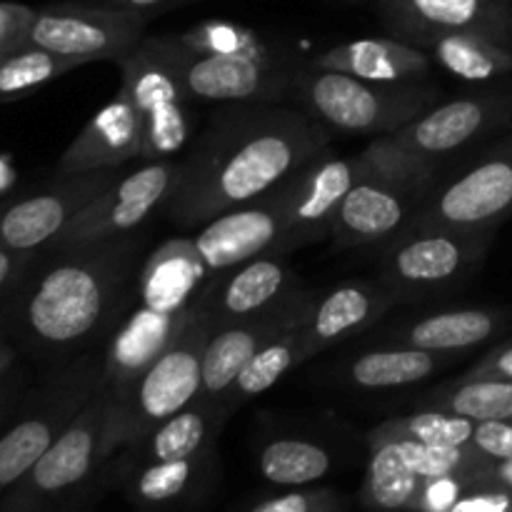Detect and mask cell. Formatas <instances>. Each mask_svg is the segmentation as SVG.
I'll return each instance as SVG.
<instances>
[{"label":"cell","mask_w":512,"mask_h":512,"mask_svg":"<svg viewBox=\"0 0 512 512\" xmlns=\"http://www.w3.org/2000/svg\"><path fill=\"white\" fill-rule=\"evenodd\" d=\"M328 143L330 128L308 110L230 103L180 160L178 188L165 210L180 228L208 223L278 188L318 160Z\"/></svg>","instance_id":"cell-1"},{"label":"cell","mask_w":512,"mask_h":512,"mask_svg":"<svg viewBox=\"0 0 512 512\" xmlns=\"http://www.w3.org/2000/svg\"><path fill=\"white\" fill-rule=\"evenodd\" d=\"M43 268L13 303L15 333L35 355L73 353L123 318L138 285L143 238L135 233L45 248Z\"/></svg>","instance_id":"cell-2"},{"label":"cell","mask_w":512,"mask_h":512,"mask_svg":"<svg viewBox=\"0 0 512 512\" xmlns=\"http://www.w3.org/2000/svg\"><path fill=\"white\" fill-rule=\"evenodd\" d=\"M215 323L208 300L200 293L185 313L178 333L163 353L145 368L123 398H110L108 428H105V458L138 443L143 435L165 418L175 415L200 398L203 388V355ZM108 465V463H105Z\"/></svg>","instance_id":"cell-3"},{"label":"cell","mask_w":512,"mask_h":512,"mask_svg":"<svg viewBox=\"0 0 512 512\" xmlns=\"http://www.w3.org/2000/svg\"><path fill=\"white\" fill-rule=\"evenodd\" d=\"M368 150L370 168L335 213L328 238L335 248L388 243L408 230L433 190L438 165L395 148L380 135Z\"/></svg>","instance_id":"cell-4"},{"label":"cell","mask_w":512,"mask_h":512,"mask_svg":"<svg viewBox=\"0 0 512 512\" xmlns=\"http://www.w3.org/2000/svg\"><path fill=\"white\" fill-rule=\"evenodd\" d=\"M293 95L315 120L335 133L390 135L433 108V85L378 83L358 75L308 65L295 73Z\"/></svg>","instance_id":"cell-5"},{"label":"cell","mask_w":512,"mask_h":512,"mask_svg":"<svg viewBox=\"0 0 512 512\" xmlns=\"http://www.w3.org/2000/svg\"><path fill=\"white\" fill-rule=\"evenodd\" d=\"M110 393L100 385L38 463L0 495V512H45L78 505L100 488L105 458Z\"/></svg>","instance_id":"cell-6"},{"label":"cell","mask_w":512,"mask_h":512,"mask_svg":"<svg viewBox=\"0 0 512 512\" xmlns=\"http://www.w3.org/2000/svg\"><path fill=\"white\" fill-rule=\"evenodd\" d=\"M493 238L495 230L468 233L443 225H410L385 243L380 283L400 300L443 295L475 275Z\"/></svg>","instance_id":"cell-7"},{"label":"cell","mask_w":512,"mask_h":512,"mask_svg":"<svg viewBox=\"0 0 512 512\" xmlns=\"http://www.w3.org/2000/svg\"><path fill=\"white\" fill-rule=\"evenodd\" d=\"M145 43L175 70L188 98L203 103H270L293 90L298 73L283 55H208L180 43L178 35L145 38Z\"/></svg>","instance_id":"cell-8"},{"label":"cell","mask_w":512,"mask_h":512,"mask_svg":"<svg viewBox=\"0 0 512 512\" xmlns=\"http://www.w3.org/2000/svg\"><path fill=\"white\" fill-rule=\"evenodd\" d=\"M103 385V355H83L60 370L13 425L0 433V495L13 488Z\"/></svg>","instance_id":"cell-9"},{"label":"cell","mask_w":512,"mask_h":512,"mask_svg":"<svg viewBox=\"0 0 512 512\" xmlns=\"http://www.w3.org/2000/svg\"><path fill=\"white\" fill-rule=\"evenodd\" d=\"M148 20L128 10L63 0L35 10L25 43L78 60L80 65L93 60L118 63L145 38Z\"/></svg>","instance_id":"cell-10"},{"label":"cell","mask_w":512,"mask_h":512,"mask_svg":"<svg viewBox=\"0 0 512 512\" xmlns=\"http://www.w3.org/2000/svg\"><path fill=\"white\" fill-rule=\"evenodd\" d=\"M120 88L143 115V155L140 160H168L185 150L190 138L188 93L175 70L145 43V38L118 60Z\"/></svg>","instance_id":"cell-11"},{"label":"cell","mask_w":512,"mask_h":512,"mask_svg":"<svg viewBox=\"0 0 512 512\" xmlns=\"http://www.w3.org/2000/svg\"><path fill=\"white\" fill-rule=\"evenodd\" d=\"M193 243L210 273H223L260 255H288L295 245L288 228V180L260 198L215 215Z\"/></svg>","instance_id":"cell-12"},{"label":"cell","mask_w":512,"mask_h":512,"mask_svg":"<svg viewBox=\"0 0 512 512\" xmlns=\"http://www.w3.org/2000/svg\"><path fill=\"white\" fill-rule=\"evenodd\" d=\"M180 180V160H145V165L120 173L118 180L93 200L48 248L135 233L145 220L173 198Z\"/></svg>","instance_id":"cell-13"},{"label":"cell","mask_w":512,"mask_h":512,"mask_svg":"<svg viewBox=\"0 0 512 512\" xmlns=\"http://www.w3.org/2000/svg\"><path fill=\"white\" fill-rule=\"evenodd\" d=\"M318 293L305 285H298L293 293L285 295L270 308L248 315L235 323L220 325L213 330L203 355V388L200 398L208 403L225 405L230 388L240 370L270 343L288 330L300 328L308 318ZM228 408V405H225Z\"/></svg>","instance_id":"cell-14"},{"label":"cell","mask_w":512,"mask_h":512,"mask_svg":"<svg viewBox=\"0 0 512 512\" xmlns=\"http://www.w3.org/2000/svg\"><path fill=\"white\" fill-rule=\"evenodd\" d=\"M512 215V138L490 150L463 175L433 188L413 225L483 233Z\"/></svg>","instance_id":"cell-15"},{"label":"cell","mask_w":512,"mask_h":512,"mask_svg":"<svg viewBox=\"0 0 512 512\" xmlns=\"http://www.w3.org/2000/svg\"><path fill=\"white\" fill-rule=\"evenodd\" d=\"M120 168L63 173L48 188L18 198L0 210V245L40 253L118 180Z\"/></svg>","instance_id":"cell-16"},{"label":"cell","mask_w":512,"mask_h":512,"mask_svg":"<svg viewBox=\"0 0 512 512\" xmlns=\"http://www.w3.org/2000/svg\"><path fill=\"white\" fill-rule=\"evenodd\" d=\"M510 120L512 98L508 95H460L448 103H435L413 123L385 138L403 153L438 165L440 158L458 153L465 145L508 125Z\"/></svg>","instance_id":"cell-17"},{"label":"cell","mask_w":512,"mask_h":512,"mask_svg":"<svg viewBox=\"0 0 512 512\" xmlns=\"http://www.w3.org/2000/svg\"><path fill=\"white\" fill-rule=\"evenodd\" d=\"M385 28L420 45L448 33H470L512 48L510 0H375Z\"/></svg>","instance_id":"cell-18"},{"label":"cell","mask_w":512,"mask_h":512,"mask_svg":"<svg viewBox=\"0 0 512 512\" xmlns=\"http://www.w3.org/2000/svg\"><path fill=\"white\" fill-rule=\"evenodd\" d=\"M368 168V150L353 158H338L325 150L318 160L288 178V228L295 248L328 238L345 195Z\"/></svg>","instance_id":"cell-19"},{"label":"cell","mask_w":512,"mask_h":512,"mask_svg":"<svg viewBox=\"0 0 512 512\" xmlns=\"http://www.w3.org/2000/svg\"><path fill=\"white\" fill-rule=\"evenodd\" d=\"M230 415V408L218 403L198 398L175 415L165 418L163 423L155 425L148 435L138 440L130 448L120 450L118 455L108 460L100 478V488L115 485V480L130 468L140 463H155V460H180L203 455L215 448L218 443L220 428L225 418Z\"/></svg>","instance_id":"cell-20"},{"label":"cell","mask_w":512,"mask_h":512,"mask_svg":"<svg viewBox=\"0 0 512 512\" xmlns=\"http://www.w3.org/2000/svg\"><path fill=\"white\" fill-rule=\"evenodd\" d=\"M398 300L388 285L370 280H348L330 288L328 293H318L308 318L300 325L305 358H313L333 348L335 343L365 333Z\"/></svg>","instance_id":"cell-21"},{"label":"cell","mask_w":512,"mask_h":512,"mask_svg":"<svg viewBox=\"0 0 512 512\" xmlns=\"http://www.w3.org/2000/svg\"><path fill=\"white\" fill-rule=\"evenodd\" d=\"M298 285H303V280L290 268L285 255L273 253L215 273L205 285L203 295L215 328H220L270 308L293 293Z\"/></svg>","instance_id":"cell-22"},{"label":"cell","mask_w":512,"mask_h":512,"mask_svg":"<svg viewBox=\"0 0 512 512\" xmlns=\"http://www.w3.org/2000/svg\"><path fill=\"white\" fill-rule=\"evenodd\" d=\"M143 155V115L130 95L118 90L108 105L90 118L58 160V175L113 170Z\"/></svg>","instance_id":"cell-23"},{"label":"cell","mask_w":512,"mask_h":512,"mask_svg":"<svg viewBox=\"0 0 512 512\" xmlns=\"http://www.w3.org/2000/svg\"><path fill=\"white\" fill-rule=\"evenodd\" d=\"M183 318L185 315L158 313L143 303L120 318L118 333L110 338L103 355V388L110 398H123L133 388L135 380L173 340Z\"/></svg>","instance_id":"cell-24"},{"label":"cell","mask_w":512,"mask_h":512,"mask_svg":"<svg viewBox=\"0 0 512 512\" xmlns=\"http://www.w3.org/2000/svg\"><path fill=\"white\" fill-rule=\"evenodd\" d=\"M210 278L193 238H170L143 263L135 293L138 303L158 313L185 315Z\"/></svg>","instance_id":"cell-25"},{"label":"cell","mask_w":512,"mask_h":512,"mask_svg":"<svg viewBox=\"0 0 512 512\" xmlns=\"http://www.w3.org/2000/svg\"><path fill=\"white\" fill-rule=\"evenodd\" d=\"M315 68L340 70L378 83H413L428 78L433 60L418 45L400 38H360L340 43L313 58Z\"/></svg>","instance_id":"cell-26"},{"label":"cell","mask_w":512,"mask_h":512,"mask_svg":"<svg viewBox=\"0 0 512 512\" xmlns=\"http://www.w3.org/2000/svg\"><path fill=\"white\" fill-rule=\"evenodd\" d=\"M512 323L505 308H453L423 315L385 335L388 343H405L433 353H468L488 343Z\"/></svg>","instance_id":"cell-27"},{"label":"cell","mask_w":512,"mask_h":512,"mask_svg":"<svg viewBox=\"0 0 512 512\" xmlns=\"http://www.w3.org/2000/svg\"><path fill=\"white\" fill-rule=\"evenodd\" d=\"M213 470L215 448L193 458L140 463L120 475L115 485H120L125 498L140 508H178V505L198 500V495L213 478Z\"/></svg>","instance_id":"cell-28"},{"label":"cell","mask_w":512,"mask_h":512,"mask_svg":"<svg viewBox=\"0 0 512 512\" xmlns=\"http://www.w3.org/2000/svg\"><path fill=\"white\" fill-rule=\"evenodd\" d=\"M448 353L413 348L405 343H388L383 348L365 350L345 363L343 378L358 390L408 388L438 373L448 363Z\"/></svg>","instance_id":"cell-29"},{"label":"cell","mask_w":512,"mask_h":512,"mask_svg":"<svg viewBox=\"0 0 512 512\" xmlns=\"http://www.w3.org/2000/svg\"><path fill=\"white\" fill-rule=\"evenodd\" d=\"M433 63L460 80H490L512 73V48L470 33H448L418 45Z\"/></svg>","instance_id":"cell-30"},{"label":"cell","mask_w":512,"mask_h":512,"mask_svg":"<svg viewBox=\"0 0 512 512\" xmlns=\"http://www.w3.org/2000/svg\"><path fill=\"white\" fill-rule=\"evenodd\" d=\"M258 475L275 488L318 483L333 468V455L325 445L308 438H273L258 450Z\"/></svg>","instance_id":"cell-31"},{"label":"cell","mask_w":512,"mask_h":512,"mask_svg":"<svg viewBox=\"0 0 512 512\" xmlns=\"http://www.w3.org/2000/svg\"><path fill=\"white\" fill-rule=\"evenodd\" d=\"M415 408H435L473 420L512 418V378H458L423 395Z\"/></svg>","instance_id":"cell-32"},{"label":"cell","mask_w":512,"mask_h":512,"mask_svg":"<svg viewBox=\"0 0 512 512\" xmlns=\"http://www.w3.org/2000/svg\"><path fill=\"white\" fill-rule=\"evenodd\" d=\"M478 420L435 408H415L413 415L390 418L375 425L368 433L370 448L395 443V440H418L428 445H470Z\"/></svg>","instance_id":"cell-33"},{"label":"cell","mask_w":512,"mask_h":512,"mask_svg":"<svg viewBox=\"0 0 512 512\" xmlns=\"http://www.w3.org/2000/svg\"><path fill=\"white\" fill-rule=\"evenodd\" d=\"M305 360L308 358H305L303 340H300V328L288 330V333H283L280 338L270 340V343L265 345L243 370H240L233 388H230L225 405L233 410L238 408L240 403H245V400L258 398L265 390L273 388L278 380H283L295 365L305 363Z\"/></svg>","instance_id":"cell-34"},{"label":"cell","mask_w":512,"mask_h":512,"mask_svg":"<svg viewBox=\"0 0 512 512\" xmlns=\"http://www.w3.org/2000/svg\"><path fill=\"white\" fill-rule=\"evenodd\" d=\"M423 478L400 463L390 443L370 448L368 473L360 488V503L370 510H410Z\"/></svg>","instance_id":"cell-35"},{"label":"cell","mask_w":512,"mask_h":512,"mask_svg":"<svg viewBox=\"0 0 512 512\" xmlns=\"http://www.w3.org/2000/svg\"><path fill=\"white\" fill-rule=\"evenodd\" d=\"M75 68H80L78 60L55 55L38 45H20L0 63V105L25 98Z\"/></svg>","instance_id":"cell-36"},{"label":"cell","mask_w":512,"mask_h":512,"mask_svg":"<svg viewBox=\"0 0 512 512\" xmlns=\"http://www.w3.org/2000/svg\"><path fill=\"white\" fill-rule=\"evenodd\" d=\"M175 35L188 48L208 55H248V58H278L280 55L263 35L230 20H205Z\"/></svg>","instance_id":"cell-37"},{"label":"cell","mask_w":512,"mask_h":512,"mask_svg":"<svg viewBox=\"0 0 512 512\" xmlns=\"http://www.w3.org/2000/svg\"><path fill=\"white\" fill-rule=\"evenodd\" d=\"M400 463L418 478H438L448 473H475L488 458L470 445H428L418 440H395L390 443Z\"/></svg>","instance_id":"cell-38"},{"label":"cell","mask_w":512,"mask_h":512,"mask_svg":"<svg viewBox=\"0 0 512 512\" xmlns=\"http://www.w3.org/2000/svg\"><path fill=\"white\" fill-rule=\"evenodd\" d=\"M245 508L250 512H345L353 508V498L343 490L293 485L280 488L278 493L258 495L245 503Z\"/></svg>","instance_id":"cell-39"},{"label":"cell","mask_w":512,"mask_h":512,"mask_svg":"<svg viewBox=\"0 0 512 512\" xmlns=\"http://www.w3.org/2000/svg\"><path fill=\"white\" fill-rule=\"evenodd\" d=\"M453 512H512V488L488 475L473 473Z\"/></svg>","instance_id":"cell-40"},{"label":"cell","mask_w":512,"mask_h":512,"mask_svg":"<svg viewBox=\"0 0 512 512\" xmlns=\"http://www.w3.org/2000/svg\"><path fill=\"white\" fill-rule=\"evenodd\" d=\"M473 473H448L438 478H423L410 510L418 512H453Z\"/></svg>","instance_id":"cell-41"},{"label":"cell","mask_w":512,"mask_h":512,"mask_svg":"<svg viewBox=\"0 0 512 512\" xmlns=\"http://www.w3.org/2000/svg\"><path fill=\"white\" fill-rule=\"evenodd\" d=\"M470 448L478 450L488 460L512 458V418L505 420H478Z\"/></svg>","instance_id":"cell-42"},{"label":"cell","mask_w":512,"mask_h":512,"mask_svg":"<svg viewBox=\"0 0 512 512\" xmlns=\"http://www.w3.org/2000/svg\"><path fill=\"white\" fill-rule=\"evenodd\" d=\"M35 10L20 3H0V48L15 50L25 45Z\"/></svg>","instance_id":"cell-43"},{"label":"cell","mask_w":512,"mask_h":512,"mask_svg":"<svg viewBox=\"0 0 512 512\" xmlns=\"http://www.w3.org/2000/svg\"><path fill=\"white\" fill-rule=\"evenodd\" d=\"M460 378H512V338L495 345Z\"/></svg>","instance_id":"cell-44"},{"label":"cell","mask_w":512,"mask_h":512,"mask_svg":"<svg viewBox=\"0 0 512 512\" xmlns=\"http://www.w3.org/2000/svg\"><path fill=\"white\" fill-rule=\"evenodd\" d=\"M75 3L105 5V8L128 10V13H138V15H145V18H153V15L165 13V10L170 8H178V5L188 3V0H75Z\"/></svg>","instance_id":"cell-45"},{"label":"cell","mask_w":512,"mask_h":512,"mask_svg":"<svg viewBox=\"0 0 512 512\" xmlns=\"http://www.w3.org/2000/svg\"><path fill=\"white\" fill-rule=\"evenodd\" d=\"M33 258L35 253H23V250H13L0 245V293H3L5 288H10V285L28 270L30 260Z\"/></svg>","instance_id":"cell-46"},{"label":"cell","mask_w":512,"mask_h":512,"mask_svg":"<svg viewBox=\"0 0 512 512\" xmlns=\"http://www.w3.org/2000/svg\"><path fill=\"white\" fill-rule=\"evenodd\" d=\"M475 473L488 475V478L500 480V483H505L508 488H512V458H508V460H488V463L480 465Z\"/></svg>","instance_id":"cell-47"},{"label":"cell","mask_w":512,"mask_h":512,"mask_svg":"<svg viewBox=\"0 0 512 512\" xmlns=\"http://www.w3.org/2000/svg\"><path fill=\"white\" fill-rule=\"evenodd\" d=\"M15 400V385L13 383H0V428H3L5 420L10 418V410H13Z\"/></svg>","instance_id":"cell-48"},{"label":"cell","mask_w":512,"mask_h":512,"mask_svg":"<svg viewBox=\"0 0 512 512\" xmlns=\"http://www.w3.org/2000/svg\"><path fill=\"white\" fill-rule=\"evenodd\" d=\"M13 365H15V350L10 348L8 340L0 335V383L8 378L10 370H13Z\"/></svg>","instance_id":"cell-49"},{"label":"cell","mask_w":512,"mask_h":512,"mask_svg":"<svg viewBox=\"0 0 512 512\" xmlns=\"http://www.w3.org/2000/svg\"><path fill=\"white\" fill-rule=\"evenodd\" d=\"M8 53H13V50H5V48H0V63H3V60L8 58Z\"/></svg>","instance_id":"cell-50"},{"label":"cell","mask_w":512,"mask_h":512,"mask_svg":"<svg viewBox=\"0 0 512 512\" xmlns=\"http://www.w3.org/2000/svg\"><path fill=\"white\" fill-rule=\"evenodd\" d=\"M510 23H512V0H510Z\"/></svg>","instance_id":"cell-51"}]
</instances>
